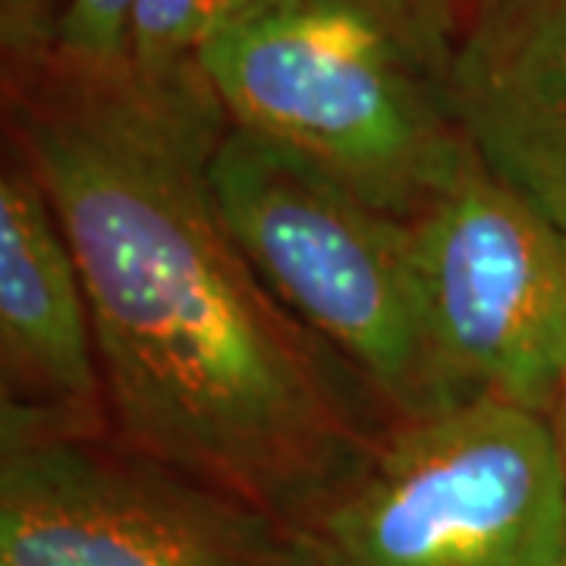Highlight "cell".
<instances>
[{
	"instance_id": "cell-10",
	"label": "cell",
	"mask_w": 566,
	"mask_h": 566,
	"mask_svg": "<svg viewBox=\"0 0 566 566\" xmlns=\"http://www.w3.org/2000/svg\"><path fill=\"white\" fill-rule=\"evenodd\" d=\"M375 22L412 61L447 88L463 39L460 0H331Z\"/></svg>"
},
{
	"instance_id": "cell-5",
	"label": "cell",
	"mask_w": 566,
	"mask_h": 566,
	"mask_svg": "<svg viewBox=\"0 0 566 566\" xmlns=\"http://www.w3.org/2000/svg\"><path fill=\"white\" fill-rule=\"evenodd\" d=\"M0 560L13 566H312L296 528L111 438L3 444Z\"/></svg>"
},
{
	"instance_id": "cell-8",
	"label": "cell",
	"mask_w": 566,
	"mask_h": 566,
	"mask_svg": "<svg viewBox=\"0 0 566 566\" xmlns=\"http://www.w3.org/2000/svg\"><path fill=\"white\" fill-rule=\"evenodd\" d=\"M447 102L488 174L566 233V0L472 7Z\"/></svg>"
},
{
	"instance_id": "cell-7",
	"label": "cell",
	"mask_w": 566,
	"mask_h": 566,
	"mask_svg": "<svg viewBox=\"0 0 566 566\" xmlns=\"http://www.w3.org/2000/svg\"><path fill=\"white\" fill-rule=\"evenodd\" d=\"M0 447L107 438L92 305L39 177L13 155L0 177Z\"/></svg>"
},
{
	"instance_id": "cell-11",
	"label": "cell",
	"mask_w": 566,
	"mask_h": 566,
	"mask_svg": "<svg viewBox=\"0 0 566 566\" xmlns=\"http://www.w3.org/2000/svg\"><path fill=\"white\" fill-rule=\"evenodd\" d=\"M70 0H0L3 80H17L54 57Z\"/></svg>"
},
{
	"instance_id": "cell-15",
	"label": "cell",
	"mask_w": 566,
	"mask_h": 566,
	"mask_svg": "<svg viewBox=\"0 0 566 566\" xmlns=\"http://www.w3.org/2000/svg\"><path fill=\"white\" fill-rule=\"evenodd\" d=\"M0 566H13V564H3V560H0Z\"/></svg>"
},
{
	"instance_id": "cell-13",
	"label": "cell",
	"mask_w": 566,
	"mask_h": 566,
	"mask_svg": "<svg viewBox=\"0 0 566 566\" xmlns=\"http://www.w3.org/2000/svg\"><path fill=\"white\" fill-rule=\"evenodd\" d=\"M551 422H554V431H557V444H560V457H564L566 465V375L560 381V394H557V403L551 409Z\"/></svg>"
},
{
	"instance_id": "cell-2",
	"label": "cell",
	"mask_w": 566,
	"mask_h": 566,
	"mask_svg": "<svg viewBox=\"0 0 566 566\" xmlns=\"http://www.w3.org/2000/svg\"><path fill=\"white\" fill-rule=\"evenodd\" d=\"M202 70L230 126L303 155L400 221L475 164L444 85L340 3H277L211 41Z\"/></svg>"
},
{
	"instance_id": "cell-4",
	"label": "cell",
	"mask_w": 566,
	"mask_h": 566,
	"mask_svg": "<svg viewBox=\"0 0 566 566\" xmlns=\"http://www.w3.org/2000/svg\"><path fill=\"white\" fill-rule=\"evenodd\" d=\"M296 532L312 566H566L554 422L494 397L390 419Z\"/></svg>"
},
{
	"instance_id": "cell-12",
	"label": "cell",
	"mask_w": 566,
	"mask_h": 566,
	"mask_svg": "<svg viewBox=\"0 0 566 566\" xmlns=\"http://www.w3.org/2000/svg\"><path fill=\"white\" fill-rule=\"evenodd\" d=\"M133 0H70L54 57L82 66L123 61Z\"/></svg>"
},
{
	"instance_id": "cell-6",
	"label": "cell",
	"mask_w": 566,
	"mask_h": 566,
	"mask_svg": "<svg viewBox=\"0 0 566 566\" xmlns=\"http://www.w3.org/2000/svg\"><path fill=\"white\" fill-rule=\"evenodd\" d=\"M431 340L463 397L551 416L566 375V233L475 164L409 221Z\"/></svg>"
},
{
	"instance_id": "cell-9",
	"label": "cell",
	"mask_w": 566,
	"mask_h": 566,
	"mask_svg": "<svg viewBox=\"0 0 566 566\" xmlns=\"http://www.w3.org/2000/svg\"><path fill=\"white\" fill-rule=\"evenodd\" d=\"M286 0H133L123 61L151 82L202 80V54L233 25Z\"/></svg>"
},
{
	"instance_id": "cell-14",
	"label": "cell",
	"mask_w": 566,
	"mask_h": 566,
	"mask_svg": "<svg viewBox=\"0 0 566 566\" xmlns=\"http://www.w3.org/2000/svg\"><path fill=\"white\" fill-rule=\"evenodd\" d=\"M501 3H513V0H472V7H501Z\"/></svg>"
},
{
	"instance_id": "cell-3",
	"label": "cell",
	"mask_w": 566,
	"mask_h": 566,
	"mask_svg": "<svg viewBox=\"0 0 566 566\" xmlns=\"http://www.w3.org/2000/svg\"><path fill=\"white\" fill-rule=\"evenodd\" d=\"M208 182L268 290L363 378L387 419L465 400L431 340L409 221L240 126L218 142Z\"/></svg>"
},
{
	"instance_id": "cell-1",
	"label": "cell",
	"mask_w": 566,
	"mask_h": 566,
	"mask_svg": "<svg viewBox=\"0 0 566 566\" xmlns=\"http://www.w3.org/2000/svg\"><path fill=\"white\" fill-rule=\"evenodd\" d=\"M3 82L88 293L107 438L303 526L387 422L223 223L208 164L230 120L208 76L51 57Z\"/></svg>"
}]
</instances>
